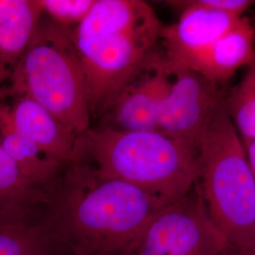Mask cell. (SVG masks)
<instances>
[{"mask_svg":"<svg viewBox=\"0 0 255 255\" xmlns=\"http://www.w3.org/2000/svg\"><path fill=\"white\" fill-rule=\"evenodd\" d=\"M225 107L243 144L255 139V55L242 80L225 97Z\"/></svg>","mask_w":255,"mask_h":255,"instance_id":"cell-14","label":"cell"},{"mask_svg":"<svg viewBox=\"0 0 255 255\" xmlns=\"http://www.w3.org/2000/svg\"><path fill=\"white\" fill-rule=\"evenodd\" d=\"M1 87L28 95L76 137L91 128L86 80L72 30L44 15L17 67Z\"/></svg>","mask_w":255,"mask_h":255,"instance_id":"cell-5","label":"cell"},{"mask_svg":"<svg viewBox=\"0 0 255 255\" xmlns=\"http://www.w3.org/2000/svg\"><path fill=\"white\" fill-rule=\"evenodd\" d=\"M238 254H240L241 255H255V237L254 240H253V242H252V244H251V246L249 247V249L243 253H238Z\"/></svg>","mask_w":255,"mask_h":255,"instance_id":"cell-18","label":"cell"},{"mask_svg":"<svg viewBox=\"0 0 255 255\" xmlns=\"http://www.w3.org/2000/svg\"><path fill=\"white\" fill-rule=\"evenodd\" d=\"M199 149V187L208 216L231 250L243 253L255 237V179L225 101L202 132Z\"/></svg>","mask_w":255,"mask_h":255,"instance_id":"cell-4","label":"cell"},{"mask_svg":"<svg viewBox=\"0 0 255 255\" xmlns=\"http://www.w3.org/2000/svg\"><path fill=\"white\" fill-rule=\"evenodd\" d=\"M225 97L219 84L171 62L169 87L159 112L157 131L199 146L202 132Z\"/></svg>","mask_w":255,"mask_h":255,"instance_id":"cell-7","label":"cell"},{"mask_svg":"<svg viewBox=\"0 0 255 255\" xmlns=\"http://www.w3.org/2000/svg\"><path fill=\"white\" fill-rule=\"evenodd\" d=\"M0 100L19 132L45 153L66 164L72 159L77 137L54 116L25 93L0 87Z\"/></svg>","mask_w":255,"mask_h":255,"instance_id":"cell-9","label":"cell"},{"mask_svg":"<svg viewBox=\"0 0 255 255\" xmlns=\"http://www.w3.org/2000/svg\"><path fill=\"white\" fill-rule=\"evenodd\" d=\"M255 55V27L243 16L225 34L185 64L210 82L222 84L243 66H248Z\"/></svg>","mask_w":255,"mask_h":255,"instance_id":"cell-10","label":"cell"},{"mask_svg":"<svg viewBox=\"0 0 255 255\" xmlns=\"http://www.w3.org/2000/svg\"><path fill=\"white\" fill-rule=\"evenodd\" d=\"M70 162L132 184L164 204L186 196L201 176L199 146L157 130L91 126L76 138Z\"/></svg>","mask_w":255,"mask_h":255,"instance_id":"cell-2","label":"cell"},{"mask_svg":"<svg viewBox=\"0 0 255 255\" xmlns=\"http://www.w3.org/2000/svg\"><path fill=\"white\" fill-rule=\"evenodd\" d=\"M231 248L208 216L198 184L160 210L124 255H227Z\"/></svg>","mask_w":255,"mask_h":255,"instance_id":"cell-6","label":"cell"},{"mask_svg":"<svg viewBox=\"0 0 255 255\" xmlns=\"http://www.w3.org/2000/svg\"><path fill=\"white\" fill-rule=\"evenodd\" d=\"M0 146L29 181L40 188L54 182L65 164L58 162L13 127L5 104L0 100Z\"/></svg>","mask_w":255,"mask_h":255,"instance_id":"cell-13","label":"cell"},{"mask_svg":"<svg viewBox=\"0 0 255 255\" xmlns=\"http://www.w3.org/2000/svg\"><path fill=\"white\" fill-rule=\"evenodd\" d=\"M42 16L40 0H0V87L17 67Z\"/></svg>","mask_w":255,"mask_h":255,"instance_id":"cell-11","label":"cell"},{"mask_svg":"<svg viewBox=\"0 0 255 255\" xmlns=\"http://www.w3.org/2000/svg\"><path fill=\"white\" fill-rule=\"evenodd\" d=\"M246 147L247 155H248V159H249V163L252 167L253 173L255 176V139L247 143L246 145H244Z\"/></svg>","mask_w":255,"mask_h":255,"instance_id":"cell-17","label":"cell"},{"mask_svg":"<svg viewBox=\"0 0 255 255\" xmlns=\"http://www.w3.org/2000/svg\"><path fill=\"white\" fill-rule=\"evenodd\" d=\"M170 4L178 7L181 14L175 24L164 26L159 46L172 63L182 67L243 17L212 9L202 0L172 1Z\"/></svg>","mask_w":255,"mask_h":255,"instance_id":"cell-8","label":"cell"},{"mask_svg":"<svg viewBox=\"0 0 255 255\" xmlns=\"http://www.w3.org/2000/svg\"><path fill=\"white\" fill-rule=\"evenodd\" d=\"M45 188H40L25 174L0 146V208L18 204H41Z\"/></svg>","mask_w":255,"mask_h":255,"instance_id":"cell-15","label":"cell"},{"mask_svg":"<svg viewBox=\"0 0 255 255\" xmlns=\"http://www.w3.org/2000/svg\"><path fill=\"white\" fill-rule=\"evenodd\" d=\"M52 239L40 204L0 208V255H48Z\"/></svg>","mask_w":255,"mask_h":255,"instance_id":"cell-12","label":"cell"},{"mask_svg":"<svg viewBox=\"0 0 255 255\" xmlns=\"http://www.w3.org/2000/svg\"><path fill=\"white\" fill-rule=\"evenodd\" d=\"M42 218L74 255H124L167 205L128 182L69 162L45 189Z\"/></svg>","mask_w":255,"mask_h":255,"instance_id":"cell-1","label":"cell"},{"mask_svg":"<svg viewBox=\"0 0 255 255\" xmlns=\"http://www.w3.org/2000/svg\"><path fill=\"white\" fill-rule=\"evenodd\" d=\"M96 0H40L43 15L64 27L73 28L90 12Z\"/></svg>","mask_w":255,"mask_h":255,"instance_id":"cell-16","label":"cell"},{"mask_svg":"<svg viewBox=\"0 0 255 255\" xmlns=\"http://www.w3.org/2000/svg\"><path fill=\"white\" fill-rule=\"evenodd\" d=\"M164 25L142 0H96L71 28L86 80L92 121L108 109L137 67L159 44Z\"/></svg>","mask_w":255,"mask_h":255,"instance_id":"cell-3","label":"cell"},{"mask_svg":"<svg viewBox=\"0 0 255 255\" xmlns=\"http://www.w3.org/2000/svg\"><path fill=\"white\" fill-rule=\"evenodd\" d=\"M241 255L240 254H238V253H237V252H234V251H232L231 250V252L229 253L228 255Z\"/></svg>","mask_w":255,"mask_h":255,"instance_id":"cell-19","label":"cell"}]
</instances>
